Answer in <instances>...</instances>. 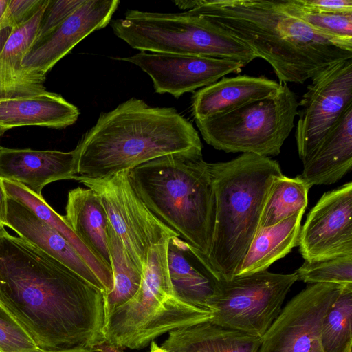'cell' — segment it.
Here are the masks:
<instances>
[{
	"label": "cell",
	"mask_w": 352,
	"mask_h": 352,
	"mask_svg": "<svg viewBox=\"0 0 352 352\" xmlns=\"http://www.w3.org/2000/svg\"><path fill=\"white\" fill-rule=\"evenodd\" d=\"M75 149L77 175L102 179L166 155L202 151V144L175 109L132 98L102 113Z\"/></svg>",
	"instance_id": "3957f363"
},
{
	"label": "cell",
	"mask_w": 352,
	"mask_h": 352,
	"mask_svg": "<svg viewBox=\"0 0 352 352\" xmlns=\"http://www.w3.org/2000/svg\"><path fill=\"white\" fill-rule=\"evenodd\" d=\"M150 345L151 347L149 352H169L159 346L155 341L151 342Z\"/></svg>",
	"instance_id": "f35d334b"
},
{
	"label": "cell",
	"mask_w": 352,
	"mask_h": 352,
	"mask_svg": "<svg viewBox=\"0 0 352 352\" xmlns=\"http://www.w3.org/2000/svg\"><path fill=\"white\" fill-rule=\"evenodd\" d=\"M279 2L286 12L302 20L316 32L352 45V12H317L303 8L296 0H279Z\"/></svg>",
	"instance_id": "f546056e"
},
{
	"label": "cell",
	"mask_w": 352,
	"mask_h": 352,
	"mask_svg": "<svg viewBox=\"0 0 352 352\" xmlns=\"http://www.w3.org/2000/svg\"><path fill=\"white\" fill-rule=\"evenodd\" d=\"M3 184L8 197L25 204L71 244L98 277L104 287L105 294L109 292L113 283L112 271L77 236L63 216L56 213L44 198L35 195L24 186L8 180H3Z\"/></svg>",
	"instance_id": "484cf974"
},
{
	"label": "cell",
	"mask_w": 352,
	"mask_h": 352,
	"mask_svg": "<svg viewBox=\"0 0 352 352\" xmlns=\"http://www.w3.org/2000/svg\"><path fill=\"white\" fill-rule=\"evenodd\" d=\"M279 85L265 76H224L193 94L192 115L195 120H200L230 112L271 96Z\"/></svg>",
	"instance_id": "ffe728a7"
},
{
	"label": "cell",
	"mask_w": 352,
	"mask_h": 352,
	"mask_svg": "<svg viewBox=\"0 0 352 352\" xmlns=\"http://www.w3.org/2000/svg\"><path fill=\"white\" fill-rule=\"evenodd\" d=\"M216 201L212 245L206 256L219 278L236 276L259 226L270 186L283 175L268 157L242 153L228 162L208 164Z\"/></svg>",
	"instance_id": "5b68a950"
},
{
	"label": "cell",
	"mask_w": 352,
	"mask_h": 352,
	"mask_svg": "<svg viewBox=\"0 0 352 352\" xmlns=\"http://www.w3.org/2000/svg\"><path fill=\"white\" fill-rule=\"evenodd\" d=\"M85 0H48L41 16L36 37L43 36L63 21Z\"/></svg>",
	"instance_id": "d6a6232c"
},
{
	"label": "cell",
	"mask_w": 352,
	"mask_h": 352,
	"mask_svg": "<svg viewBox=\"0 0 352 352\" xmlns=\"http://www.w3.org/2000/svg\"><path fill=\"white\" fill-rule=\"evenodd\" d=\"M104 296L36 246L0 230V308L42 351L104 344Z\"/></svg>",
	"instance_id": "6da1fadb"
},
{
	"label": "cell",
	"mask_w": 352,
	"mask_h": 352,
	"mask_svg": "<svg viewBox=\"0 0 352 352\" xmlns=\"http://www.w3.org/2000/svg\"><path fill=\"white\" fill-rule=\"evenodd\" d=\"M323 352H352V285L342 287L321 326Z\"/></svg>",
	"instance_id": "f1b7e54d"
},
{
	"label": "cell",
	"mask_w": 352,
	"mask_h": 352,
	"mask_svg": "<svg viewBox=\"0 0 352 352\" xmlns=\"http://www.w3.org/2000/svg\"><path fill=\"white\" fill-rule=\"evenodd\" d=\"M6 226L105 293L98 277L71 244L25 204L10 197Z\"/></svg>",
	"instance_id": "ac0fdd59"
},
{
	"label": "cell",
	"mask_w": 352,
	"mask_h": 352,
	"mask_svg": "<svg viewBox=\"0 0 352 352\" xmlns=\"http://www.w3.org/2000/svg\"><path fill=\"white\" fill-rule=\"evenodd\" d=\"M108 236L113 283L111 290L104 296L106 316L133 297L140 287L142 276V271L131 259L110 223Z\"/></svg>",
	"instance_id": "83f0119b"
},
{
	"label": "cell",
	"mask_w": 352,
	"mask_h": 352,
	"mask_svg": "<svg viewBox=\"0 0 352 352\" xmlns=\"http://www.w3.org/2000/svg\"><path fill=\"white\" fill-rule=\"evenodd\" d=\"M172 237L151 248L138 292L106 316L105 344L118 349H142L165 333L213 318L214 311L188 303L175 293L167 258Z\"/></svg>",
	"instance_id": "8992f818"
},
{
	"label": "cell",
	"mask_w": 352,
	"mask_h": 352,
	"mask_svg": "<svg viewBox=\"0 0 352 352\" xmlns=\"http://www.w3.org/2000/svg\"><path fill=\"white\" fill-rule=\"evenodd\" d=\"M305 211L268 226L258 227L236 276L267 270L298 245Z\"/></svg>",
	"instance_id": "d4e9b609"
},
{
	"label": "cell",
	"mask_w": 352,
	"mask_h": 352,
	"mask_svg": "<svg viewBox=\"0 0 352 352\" xmlns=\"http://www.w3.org/2000/svg\"><path fill=\"white\" fill-rule=\"evenodd\" d=\"M305 9L324 13L352 12V0H296Z\"/></svg>",
	"instance_id": "836d02e7"
},
{
	"label": "cell",
	"mask_w": 352,
	"mask_h": 352,
	"mask_svg": "<svg viewBox=\"0 0 352 352\" xmlns=\"http://www.w3.org/2000/svg\"><path fill=\"white\" fill-rule=\"evenodd\" d=\"M352 168V106L343 113L310 158L301 177L311 188L342 179Z\"/></svg>",
	"instance_id": "7402d4cb"
},
{
	"label": "cell",
	"mask_w": 352,
	"mask_h": 352,
	"mask_svg": "<svg viewBox=\"0 0 352 352\" xmlns=\"http://www.w3.org/2000/svg\"><path fill=\"white\" fill-rule=\"evenodd\" d=\"M202 151L161 156L127 172L133 191L164 224L206 256L212 245L216 201Z\"/></svg>",
	"instance_id": "277c9868"
},
{
	"label": "cell",
	"mask_w": 352,
	"mask_h": 352,
	"mask_svg": "<svg viewBox=\"0 0 352 352\" xmlns=\"http://www.w3.org/2000/svg\"><path fill=\"white\" fill-rule=\"evenodd\" d=\"M167 258L177 296L188 303L212 310L208 301L220 278L206 256L175 236L169 241Z\"/></svg>",
	"instance_id": "d6986e66"
},
{
	"label": "cell",
	"mask_w": 352,
	"mask_h": 352,
	"mask_svg": "<svg viewBox=\"0 0 352 352\" xmlns=\"http://www.w3.org/2000/svg\"><path fill=\"white\" fill-rule=\"evenodd\" d=\"M295 273L298 280L308 284L352 285V255L305 261Z\"/></svg>",
	"instance_id": "4dcf8cb0"
},
{
	"label": "cell",
	"mask_w": 352,
	"mask_h": 352,
	"mask_svg": "<svg viewBox=\"0 0 352 352\" xmlns=\"http://www.w3.org/2000/svg\"><path fill=\"white\" fill-rule=\"evenodd\" d=\"M344 286L309 284L283 307L261 338L258 352H323L322 320Z\"/></svg>",
	"instance_id": "7c38bea8"
},
{
	"label": "cell",
	"mask_w": 352,
	"mask_h": 352,
	"mask_svg": "<svg viewBox=\"0 0 352 352\" xmlns=\"http://www.w3.org/2000/svg\"><path fill=\"white\" fill-rule=\"evenodd\" d=\"M311 80L298 102L295 133L303 164L352 106V59L331 65Z\"/></svg>",
	"instance_id": "8fae6325"
},
{
	"label": "cell",
	"mask_w": 352,
	"mask_h": 352,
	"mask_svg": "<svg viewBox=\"0 0 352 352\" xmlns=\"http://www.w3.org/2000/svg\"><path fill=\"white\" fill-rule=\"evenodd\" d=\"M0 349L4 352H41L34 341L0 308Z\"/></svg>",
	"instance_id": "1f68e13d"
},
{
	"label": "cell",
	"mask_w": 352,
	"mask_h": 352,
	"mask_svg": "<svg viewBox=\"0 0 352 352\" xmlns=\"http://www.w3.org/2000/svg\"><path fill=\"white\" fill-rule=\"evenodd\" d=\"M65 212L63 218L70 228L111 270L108 236L109 221L98 194L88 188L71 190L68 192Z\"/></svg>",
	"instance_id": "603a6c76"
},
{
	"label": "cell",
	"mask_w": 352,
	"mask_h": 352,
	"mask_svg": "<svg viewBox=\"0 0 352 352\" xmlns=\"http://www.w3.org/2000/svg\"><path fill=\"white\" fill-rule=\"evenodd\" d=\"M188 11L246 45L272 66L279 82L302 84L352 59V45L313 30L286 12L279 0H199Z\"/></svg>",
	"instance_id": "7a4b0ae2"
},
{
	"label": "cell",
	"mask_w": 352,
	"mask_h": 352,
	"mask_svg": "<svg viewBox=\"0 0 352 352\" xmlns=\"http://www.w3.org/2000/svg\"><path fill=\"white\" fill-rule=\"evenodd\" d=\"M8 195L5 190L3 179L0 178V230L5 229L7 223Z\"/></svg>",
	"instance_id": "d590c367"
},
{
	"label": "cell",
	"mask_w": 352,
	"mask_h": 352,
	"mask_svg": "<svg viewBox=\"0 0 352 352\" xmlns=\"http://www.w3.org/2000/svg\"><path fill=\"white\" fill-rule=\"evenodd\" d=\"M138 66L152 79L155 92L176 98L212 84L227 74L239 73L241 62L206 56L140 52L120 58Z\"/></svg>",
	"instance_id": "5bb4252c"
},
{
	"label": "cell",
	"mask_w": 352,
	"mask_h": 352,
	"mask_svg": "<svg viewBox=\"0 0 352 352\" xmlns=\"http://www.w3.org/2000/svg\"><path fill=\"white\" fill-rule=\"evenodd\" d=\"M41 352H100L95 349L88 348H73L69 349L51 351H41Z\"/></svg>",
	"instance_id": "74e56055"
},
{
	"label": "cell",
	"mask_w": 352,
	"mask_h": 352,
	"mask_svg": "<svg viewBox=\"0 0 352 352\" xmlns=\"http://www.w3.org/2000/svg\"><path fill=\"white\" fill-rule=\"evenodd\" d=\"M261 338L211 321L168 333L161 347L169 352H258Z\"/></svg>",
	"instance_id": "cb8c5ba5"
},
{
	"label": "cell",
	"mask_w": 352,
	"mask_h": 352,
	"mask_svg": "<svg viewBox=\"0 0 352 352\" xmlns=\"http://www.w3.org/2000/svg\"><path fill=\"white\" fill-rule=\"evenodd\" d=\"M114 34L140 52L206 56L246 65L257 58L246 45L207 18L188 10L160 13L129 10L111 22Z\"/></svg>",
	"instance_id": "52a82bcc"
},
{
	"label": "cell",
	"mask_w": 352,
	"mask_h": 352,
	"mask_svg": "<svg viewBox=\"0 0 352 352\" xmlns=\"http://www.w3.org/2000/svg\"><path fill=\"white\" fill-rule=\"evenodd\" d=\"M298 280L295 272L267 270L221 278L208 301L217 324L262 338L283 309V302Z\"/></svg>",
	"instance_id": "9c48e42d"
},
{
	"label": "cell",
	"mask_w": 352,
	"mask_h": 352,
	"mask_svg": "<svg viewBox=\"0 0 352 352\" xmlns=\"http://www.w3.org/2000/svg\"><path fill=\"white\" fill-rule=\"evenodd\" d=\"M309 189L300 175L295 177L283 175L275 177L265 199L258 227L275 225L305 211Z\"/></svg>",
	"instance_id": "4316f807"
},
{
	"label": "cell",
	"mask_w": 352,
	"mask_h": 352,
	"mask_svg": "<svg viewBox=\"0 0 352 352\" xmlns=\"http://www.w3.org/2000/svg\"><path fill=\"white\" fill-rule=\"evenodd\" d=\"M19 23L8 7V0H0V51L13 28Z\"/></svg>",
	"instance_id": "e575fe53"
},
{
	"label": "cell",
	"mask_w": 352,
	"mask_h": 352,
	"mask_svg": "<svg viewBox=\"0 0 352 352\" xmlns=\"http://www.w3.org/2000/svg\"><path fill=\"white\" fill-rule=\"evenodd\" d=\"M76 175V149L63 152L0 146V178L19 183L41 198L47 184L74 179Z\"/></svg>",
	"instance_id": "2e32d148"
},
{
	"label": "cell",
	"mask_w": 352,
	"mask_h": 352,
	"mask_svg": "<svg viewBox=\"0 0 352 352\" xmlns=\"http://www.w3.org/2000/svg\"><path fill=\"white\" fill-rule=\"evenodd\" d=\"M78 109L61 95L45 91L0 100V134L20 126H39L63 129L72 125Z\"/></svg>",
	"instance_id": "44dd1931"
},
{
	"label": "cell",
	"mask_w": 352,
	"mask_h": 352,
	"mask_svg": "<svg viewBox=\"0 0 352 352\" xmlns=\"http://www.w3.org/2000/svg\"><path fill=\"white\" fill-rule=\"evenodd\" d=\"M263 100L230 112L195 120L205 142L226 153L276 156L294 127L298 102L287 83Z\"/></svg>",
	"instance_id": "ba28073f"
},
{
	"label": "cell",
	"mask_w": 352,
	"mask_h": 352,
	"mask_svg": "<svg viewBox=\"0 0 352 352\" xmlns=\"http://www.w3.org/2000/svg\"><path fill=\"white\" fill-rule=\"evenodd\" d=\"M305 261L352 255V182L323 194L300 228Z\"/></svg>",
	"instance_id": "4fadbf2b"
},
{
	"label": "cell",
	"mask_w": 352,
	"mask_h": 352,
	"mask_svg": "<svg viewBox=\"0 0 352 352\" xmlns=\"http://www.w3.org/2000/svg\"><path fill=\"white\" fill-rule=\"evenodd\" d=\"M127 172L102 179L76 175L74 179L98 194L113 231L142 272L151 248L166 237L179 234L160 221L139 199L130 185Z\"/></svg>",
	"instance_id": "30bf717a"
},
{
	"label": "cell",
	"mask_w": 352,
	"mask_h": 352,
	"mask_svg": "<svg viewBox=\"0 0 352 352\" xmlns=\"http://www.w3.org/2000/svg\"><path fill=\"white\" fill-rule=\"evenodd\" d=\"M174 2L179 8L189 10L197 7L199 4V0L177 1Z\"/></svg>",
	"instance_id": "8d00e7d4"
},
{
	"label": "cell",
	"mask_w": 352,
	"mask_h": 352,
	"mask_svg": "<svg viewBox=\"0 0 352 352\" xmlns=\"http://www.w3.org/2000/svg\"><path fill=\"white\" fill-rule=\"evenodd\" d=\"M118 0H85L63 21L35 38L23 59V65L46 76L80 41L104 28L118 7Z\"/></svg>",
	"instance_id": "9a60e30c"
},
{
	"label": "cell",
	"mask_w": 352,
	"mask_h": 352,
	"mask_svg": "<svg viewBox=\"0 0 352 352\" xmlns=\"http://www.w3.org/2000/svg\"><path fill=\"white\" fill-rule=\"evenodd\" d=\"M47 1L29 19L13 28L0 51V100L46 91V76L25 67L22 62L36 36Z\"/></svg>",
	"instance_id": "e0dca14e"
},
{
	"label": "cell",
	"mask_w": 352,
	"mask_h": 352,
	"mask_svg": "<svg viewBox=\"0 0 352 352\" xmlns=\"http://www.w3.org/2000/svg\"><path fill=\"white\" fill-rule=\"evenodd\" d=\"M0 352H4V351H3L2 350L0 349Z\"/></svg>",
	"instance_id": "ab89813d"
}]
</instances>
